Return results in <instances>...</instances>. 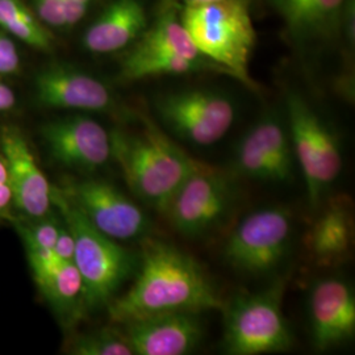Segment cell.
I'll return each instance as SVG.
<instances>
[{
	"instance_id": "6da1fadb",
	"label": "cell",
	"mask_w": 355,
	"mask_h": 355,
	"mask_svg": "<svg viewBox=\"0 0 355 355\" xmlns=\"http://www.w3.org/2000/svg\"><path fill=\"white\" fill-rule=\"evenodd\" d=\"M136 277L124 295L107 305L116 324L170 312L200 313L225 305L203 266L167 242L145 241Z\"/></svg>"
},
{
	"instance_id": "7a4b0ae2",
	"label": "cell",
	"mask_w": 355,
	"mask_h": 355,
	"mask_svg": "<svg viewBox=\"0 0 355 355\" xmlns=\"http://www.w3.org/2000/svg\"><path fill=\"white\" fill-rule=\"evenodd\" d=\"M112 158L130 191L154 209L166 212L170 202L199 161L191 158L158 127L142 117L140 133L111 132Z\"/></svg>"
},
{
	"instance_id": "3957f363",
	"label": "cell",
	"mask_w": 355,
	"mask_h": 355,
	"mask_svg": "<svg viewBox=\"0 0 355 355\" xmlns=\"http://www.w3.org/2000/svg\"><path fill=\"white\" fill-rule=\"evenodd\" d=\"M180 17L204 57L246 87L258 89L249 70L257 42L249 0L183 4Z\"/></svg>"
},
{
	"instance_id": "277c9868",
	"label": "cell",
	"mask_w": 355,
	"mask_h": 355,
	"mask_svg": "<svg viewBox=\"0 0 355 355\" xmlns=\"http://www.w3.org/2000/svg\"><path fill=\"white\" fill-rule=\"evenodd\" d=\"M53 205L76 240V265L85 286L87 311L110 304L135 268V258L116 240L103 234L53 186Z\"/></svg>"
},
{
	"instance_id": "5b68a950",
	"label": "cell",
	"mask_w": 355,
	"mask_h": 355,
	"mask_svg": "<svg viewBox=\"0 0 355 355\" xmlns=\"http://www.w3.org/2000/svg\"><path fill=\"white\" fill-rule=\"evenodd\" d=\"M284 287L278 282L268 290L242 293L225 303L223 343L227 354H271L291 349L293 336L282 309Z\"/></svg>"
},
{
	"instance_id": "8992f818",
	"label": "cell",
	"mask_w": 355,
	"mask_h": 355,
	"mask_svg": "<svg viewBox=\"0 0 355 355\" xmlns=\"http://www.w3.org/2000/svg\"><path fill=\"white\" fill-rule=\"evenodd\" d=\"M286 121L309 203L318 205L343 171L340 142L313 107L296 91L286 95Z\"/></svg>"
},
{
	"instance_id": "52a82bcc",
	"label": "cell",
	"mask_w": 355,
	"mask_h": 355,
	"mask_svg": "<svg viewBox=\"0 0 355 355\" xmlns=\"http://www.w3.org/2000/svg\"><path fill=\"white\" fill-rule=\"evenodd\" d=\"M153 108L170 133L196 146H211L223 140L237 119L236 103L215 89L162 92L154 98Z\"/></svg>"
},
{
	"instance_id": "ba28073f",
	"label": "cell",
	"mask_w": 355,
	"mask_h": 355,
	"mask_svg": "<svg viewBox=\"0 0 355 355\" xmlns=\"http://www.w3.org/2000/svg\"><path fill=\"white\" fill-rule=\"evenodd\" d=\"M291 240V212L278 205L265 207L246 216L230 233L224 258L242 272L266 274L286 258Z\"/></svg>"
},
{
	"instance_id": "9c48e42d",
	"label": "cell",
	"mask_w": 355,
	"mask_h": 355,
	"mask_svg": "<svg viewBox=\"0 0 355 355\" xmlns=\"http://www.w3.org/2000/svg\"><path fill=\"white\" fill-rule=\"evenodd\" d=\"M57 189L92 227L116 241L140 239L152 227L140 207L110 182L66 179Z\"/></svg>"
},
{
	"instance_id": "30bf717a",
	"label": "cell",
	"mask_w": 355,
	"mask_h": 355,
	"mask_svg": "<svg viewBox=\"0 0 355 355\" xmlns=\"http://www.w3.org/2000/svg\"><path fill=\"white\" fill-rule=\"evenodd\" d=\"M233 204L228 178L211 166L198 162L179 187L165 214L186 237H200L218 225Z\"/></svg>"
},
{
	"instance_id": "8fae6325",
	"label": "cell",
	"mask_w": 355,
	"mask_h": 355,
	"mask_svg": "<svg viewBox=\"0 0 355 355\" xmlns=\"http://www.w3.org/2000/svg\"><path fill=\"white\" fill-rule=\"evenodd\" d=\"M41 139L51 159L67 168L96 170L112 158L111 132L85 114H71L45 123Z\"/></svg>"
},
{
	"instance_id": "7c38bea8",
	"label": "cell",
	"mask_w": 355,
	"mask_h": 355,
	"mask_svg": "<svg viewBox=\"0 0 355 355\" xmlns=\"http://www.w3.org/2000/svg\"><path fill=\"white\" fill-rule=\"evenodd\" d=\"M38 104L51 110L110 112L114 108L112 89L107 83L76 66L53 64L35 78Z\"/></svg>"
},
{
	"instance_id": "4fadbf2b",
	"label": "cell",
	"mask_w": 355,
	"mask_h": 355,
	"mask_svg": "<svg viewBox=\"0 0 355 355\" xmlns=\"http://www.w3.org/2000/svg\"><path fill=\"white\" fill-rule=\"evenodd\" d=\"M0 154L8 174L13 205L29 218L51 214L53 186L38 166L24 133L15 125L0 128Z\"/></svg>"
},
{
	"instance_id": "5bb4252c",
	"label": "cell",
	"mask_w": 355,
	"mask_h": 355,
	"mask_svg": "<svg viewBox=\"0 0 355 355\" xmlns=\"http://www.w3.org/2000/svg\"><path fill=\"white\" fill-rule=\"evenodd\" d=\"M308 318L318 352L350 341L355 334V296L350 284L340 278L318 280L309 292Z\"/></svg>"
},
{
	"instance_id": "9a60e30c",
	"label": "cell",
	"mask_w": 355,
	"mask_h": 355,
	"mask_svg": "<svg viewBox=\"0 0 355 355\" xmlns=\"http://www.w3.org/2000/svg\"><path fill=\"white\" fill-rule=\"evenodd\" d=\"M123 325L133 355L190 354L203 340L204 328L196 312H170Z\"/></svg>"
},
{
	"instance_id": "2e32d148",
	"label": "cell",
	"mask_w": 355,
	"mask_h": 355,
	"mask_svg": "<svg viewBox=\"0 0 355 355\" xmlns=\"http://www.w3.org/2000/svg\"><path fill=\"white\" fill-rule=\"evenodd\" d=\"M287 37L297 48H311L341 36L346 0H267Z\"/></svg>"
},
{
	"instance_id": "e0dca14e",
	"label": "cell",
	"mask_w": 355,
	"mask_h": 355,
	"mask_svg": "<svg viewBox=\"0 0 355 355\" xmlns=\"http://www.w3.org/2000/svg\"><path fill=\"white\" fill-rule=\"evenodd\" d=\"M142 0H112L86 29L82 45L92 54H112L130 48L149 26Z\"/></svg>"
},
{
	"instance_id": "ac0fdd59",
	"label": "cell",
	"mask_w": 355,
	"mask_h": 355,
	"mask_svg": "<svg viewBox=\"0 0 355 355\" xmlns=\"http://www.w3.org/2000/svg\"><path fill=\"white\" fill-rule=\"evenodd\" d=\"M354 237L350 203L343 196L330 202L306 236V248L321 265H333L346 258Z\"/></svg>"
},
{
	"instance_id": "d6986e66",
	"label": "cell",
	"mask_w": 355,
	"mask_h": 355,
	"mask_svg": "<svg viewBox=\"0 0 355 355\" xmlns=\"http://www.w3.org/2000/svg\"><path fill=\"white\" fill-rule=\"evenodd\" d=\"M180 10L182 6H179L178 0H162L154 20L132 46L173 54L192 61H209L193 44L182 21Z\"/></svg>"
},
{
	"instance_id": "ffe728a7",
	"label": "cell",
	"mask_w": 355,
	"mask_h": 355,
	"mask_svg": "<svg viewBox=\"0 0 355 355\" xmlns=\"http://www.w3.org/2000/svg\"><path fill=\"white\" fill-rule=\"evenodd\" d=\"M36 284L54 316L66 329L73 328L87 312L83 280L74 262H60Z\"/></svg>"
},
{
	"instance_id": "44dd1931",
	"label": "cell",
	"mask_w": 355,
	"mask_h": 355,
	"mask_svg": "<svg viewBox=\"0 0 355 355\" xmlns=\"http://www.w3.org/2000/svg\"><path fill=\"white\" fill-rule=\"evenodd\" d=\"M196 73L229 76L225 69L212 61H192L173 54L130 46L121 60L119 78L123 82H136L155 76H190Z\"/></svg>"
},
{
	"instance_id": "7402d4cb",
	"label": "cell",
	"mask_w": 355,
	"mask_h": 355,
	"mask_svg": "<svg viewBox=\"0 0 355 355\" xmlns=\"http://www.w3.org/2000/svg\"><path fill=\"white\" fill-rule=\"evenodd\" d=\"M26 248L28 262L33 279L45 278L61 261L54 254V245L62 223L55 216L46 215L40 218L26 216L15 218L8 216Z\"/></svg>"
},
{
	"instance_id": "603a6c76",
	"label": "cell",
	"mask_w": 355,
	"mask_h": 355,
	"mask_svg": "<svg viewBox=\"0 0 355 355\" xmlns=\"http://www.w3.org/2000/svg\"><path fill=\"white\" fill-rule=\"evenodd\" d=\"M266 153L274 166L278 183L290 180L293 173V149L287 121L275 111H268L248 130Z\"/></svg>"
},
{
	"instance_id": "cb8c5ba5",
	"label": "cell",
	"mask_w": 355,
	"mask_h": 355,
	"mask_svg": "<svg viewBox=\"0 0 355 355\" xmlns=\"http://www.w3.org/2000/svg\"><path fill=\"white\" fill-rule=\"evenodd\" d=\"M0 31L40 51L54 49V37L24 0H0Z\"/></svg>"
},
{
	"instance_id": "d4e9b609",
	"label": "cell",
	"mask_w": 355,
	"mask_h": 355,
	"mask_svg": "<svg viewBox=\"0 0 355 355\" xmlns=\"http://www.w3.org/2000/svg\"><path fill=\"white\" fill-rule=\"evenodd\" d=\"M66 350L74 355H133L123 330L114 329L76 334Z\"/></svg>"
},
{
	"instance_id": "484cf974",
	"label": "cell",
	"mask_w": 355,
	"mask_h": 355,
	"mask_svg": "<svg viewBox=\"0 0 355 355\" xmlns=\"http://www.w3.org/2000/svg\"><path fill=\"white\" fill-rule=\"evenodd\" d=\"M234 165L236 171L241 174L242 177L261 182L278 183L274 166L268 159L266 153L263 152V149L254 140L249 132H246V135L237 145Z\"/></svg>"
},
{
	"instance_id": "4316f807",
	"label": "cell",
	"mask_w": 355,
	"mask_h": 355,
	"mask_svg": "<svg viewBox=\"0 0 355 355\" xmlns=\"http://www.w3.org/2000/svg\"><path fill=\"white\" fill-rule=\"evenodd\" d=\"M33 12L38 20L49 29H64L62 0H32Z\"/></svg>"
},
{
	"instance_id": "83f0119b",
	"label": "cell",
	"mask_w": 355,
	"mask_h": 355,
	"mask_svg": "<svg viewBox=\"0 0 355 355\" xmlns=\"http://www.w3.org/2000/svg\"><path fill=\"white\" fill-rule=\"evenodd\" d=\"M20 55L12 38L0 31V76H13L20 70Z\"/></svg>"
},
{
	"instance_id": "f1b7e54d",
	"label": "cell",
	"mask_w": 355,
	"mask_h": 355,
	"mask_svg": "<svg viewBox=\"0 0 355 355\" xmlns=\"http://www.w3.org/2000/svg\"><path fill=\"white\" fill-rule=\"evenodd\" d=\"M98 0H62L64 29L73 28L89 13Z\"/></svg>"
},
{
	"instance_id": "f546056e",
	"label": "cell",
	"mask_w": 355,
	"mask_h": 355,
	"mask_svg": "<svg viewBox=\"0 0 355 355\" xmlns=\"http://www.w3.org/2000/svg\"><path fill=\"white\" fill-rule=\"evenodd\" d=\"M76 253V240L69 227L62 223L54 245V254L61 262H73Z\"/></svg>"
},
{
	"instance_id": "4dcf8cb0",
	"label": "cell",
	"mask_w": 355,
	"mask_h": 355,
	"mask_svg": "<svg viewBox=\"0 0 355 355\" xmlns=\"http://www.w3.org/2000/svg\"><path fill=\"white\" fill-rule=\"evenodd\" d=\"M341 36L349 45H354L355 37V1L346 0L341 16Z\"/></svg>"
},
{
	"instance_id": "1f68e13d",
	"label": "cell",
	"mask_w": 355,
	"mask_h": 355,
	"mask_svg": "<svg viewBox=\"0 0 355 355\" xmlns=\"http://www.w3.org/2000/svg\"><path fill=\"white\" fill-rule=\"evenodd\" d=\"M13 205L12 191L8 183H0V221L8 218L10 209Z\"/></svg>"
},
{
	"instance_id": "d6a6232c",
	"label": "cell",
	"mask_w": 355,
	"mask_h": 355,
	"mask_svg": "<svg viewBox=\"0 0 355 355\" xmlns=\"http://www.w3.org/2000/svg\"><path fill=\"white\" fill-rule=\"evenodd\" d=\"M16 105V95L13 89L0 80V112L11 111Z\"/></svg>"
},
{
	"instance_id": "836d02e7",
	"label": "cell",
	"mask_w": 355,
	"mask_h": 355,
	"mask_svg": "<svg viewBox=\"0 0 355 355\" xmlns=\"http://www.w3.org/2000/svg\"><path fill=\"white\" fill-rule=\"evenodd\" d=\"M0 183H8V174H7V167L4 164V159L0 154Z\"/></svg>"
},
{
	"instance_id": "e575fe53",
	"label": "cell",
	"mask_w": 355,
	"mask_h": 355,
	"mask_svg": "<svg viewBox=\"0 0 355 355\" xmlns=\"http://www.w3.org/2000/svg\"><path fill=\"white\" fill-rule=\"evenodd\" d=\"M183 4H200V3H209V1H217V0H180Z\"/></svg>"
}]
</instances>
